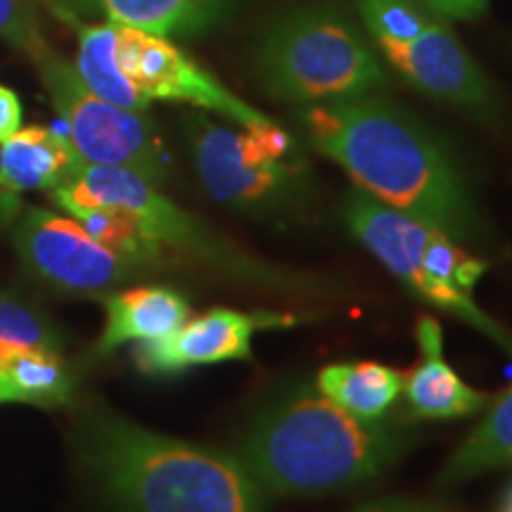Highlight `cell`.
Returning <instances> with one entry per match:
<instances>
[{"instance_id": "obj_1", "label": "cell", "mask_w": 512, "mask_h": 512, "mask_svg": "<svg viewBox=\"0 0 512 512\" xmlns=\"http://www.w3.org/2000/svg\"><path fill=\"white\" fill-rule=\"evenodd\" d=\"M299 121L320 155L342 166L373 200L456 242L475 238L477 214L463 176L441 140L413 114L366 95L309 105Z\"/></svg>"}, {"instance_id": "obj_2", "label": "cell", "mask_w": 512, "mask_h": 512, "mask_svg": "<svg viewBox=\"0 0 512 512\" xmlns=\"http://www.w3.org/2000/svg\"><path fill=\"white\" fill-rule=\"evenodd\" d=\"M76 446L119 512H266L264 489L238 456L152 432L110 408L88 411Z\"/></svg>"}, {"instance_id": "obj_3", "label": "cell", "mask_w": 512, "mask_h": 512, "mask_svg": "<svg viewBox=\"0 0 512 512\" xmlns=\"http://www.w3.org/2000/svg\"><path fill=\"white\" fill-rule=\"evenodd\" d=\"M403 441L392 427L302 387L256 415L238 458L268 494L320 496L377 477L401 456Z\"/></svg>"}, {"instance_id": "obj_4", "label": "cell", "mask_w": 512, "mask_h": 512, "mask_svg": "<svg viewBox=\"0 0 512 512\" xmlns=\"http://www.w3.org/2000/svg\"><path fill=\"white\" fill-rule=\"evenodd\" d=\"M50 195L67 214L81 207H117L126 211L162 256L174 252L195 264L214 268L230 280L268 292H311L309 278L268 264L247 249L223 240L200 219L162 195L157 183L124 166L81 162L74 174Z\"/></svg>"}, {"instance_id": "obj_5", "label": "cell", "mask_w": 512, "mask_h": 512, "mask_svg": "<svg viewBox=\"0 0 512 512\" xmlns=\"http://www.w3.org/2000/svg\"><path fill=\"white\" fill-rule=\"evenodd\" d=\"M256 72L273 98L304 105L380 95L392 86L354 24L325 5L278 19L256 50Z\"/></svg>"}, {"instance_id": "obj_6", "label": "cell", "mask_w": 512, "mask_h": 512, "mask_svg": "<svg viewBox=\"0 0 512 512\" xmlns=\"http://www.w3.org/2000/svg\"><path fill=\"white\" fill-rule=\"evenodd\" d=\"M188 140L204 190L228 207L273 209L290 202L304 181V159L278 124L235 131L195 117Z\"/></svg>"}, {"instance_id": "obj_7", "label": "cell", "mask_w": 512, "mask_h": 512, "mask_svg": "<svg viewBox=\"0 0 512 512\" xmlns=\"http://www.w3.org/2000/svg\"><path fill=\"white\" fill-rule=\"evenodd\" d=\"M43 86L60 114L69 143L88 164L124 166L147 181L166 178V150L145 112L121 110L88 91L76 69L53 50L36 57Z\"/></svg>"}, {"instance_id": "obj_8", "label": "cell", "mask_w": 512, "mask_h": 512, "mask_svg": "<svg viewBox=\"0 0 512 512\" xmlns=\"http://www.w3.org/2000/svg\"><path fill=\"white\" fill-rule=\"evenodd\" d=\"M22 264L38 280L69 294H105L145 271L88 235L74 216L29 209L15 230Z\"/></svg>"}, {"instance_id": "obj_9", "label": "cell", "mask_w": 512, "mask_h": 512, "mask_svg": "<svg viewBox=\"0 0 512 512\" xmlns=\"http://www.w3.org/2000/svg\"><path fill=\"white\" fill-rule=\"evenodd\" d=\"M117 57L121 72L150 102H188L247 128L275 124L268 114L230 93L216 76H211L164 36L119 27Z\"/></svg>"}, {"instance_id": "obj_10", "label": "cell", "mask_w": 512, "mask_h": 512, "mask_svg": "<svg viewBox=\"0 0 512 512\" xmlns=\"http://www.w3.org/2000/svg\"><path fill=\"white\" fill-rule=\"evenodd\" d=\"M344 221L349 223L351 233L373 252L384 266L392 271L403 285L411 287V292L420 299L439 306L441 311L453 313L463 318L472 328L484 332L498 342L508 354H512V332H508L496 320H491L479 306L472 302L470 294L453 290L439 283L434 275L422 268L411 256L406 240V221L408 214H401L387 204L373 200L363 190H351L344 200Z\"/></svg>"}, {"instance_id": "obj_11", "label": "cell", "mask_w": 512, "mask_h": 512, "mask_svg": "<svg viewBox=\"0 0 512 512\" xmlns=\"http://www.w3.org/2000/svg\"><path fill=\"white\" fill-rule=\"evenodd\" d=\"M294 323L297 318L285 313L211 309L202 316L185 320L171 335L152 342H138L136 361L138 368L150 375H174L221 361H249L256 332L292 328Z\"/></svg>"}, {"instance_id": "obj_12", "label": "cell", "mask_w": 512, "mask_h": 512, "mask_svg": "<svg viewBox=\"0 0 512 512\" xmlns=\"http://www.w3.org/2000/svg\"><path fill=\"white\" fill-rule=\"evenodd\" d=\"M387 62L430 98L470 112H489L496 95L482 69L444 24L427 22L413 41H377Z\"/></svg>"}, {"instance_id": "obj_13", "label": "cell", "mask_w": 512, "mask_h": 512, "mask_svg": "<svg viewBox=\"0 0 512 512\" xmlns=\"http://www.w3.org/2000/svg\"><path fill=\"white\" fill-rule=\"evenodd\" d=\"M415 339L420 347V363L406 375L408 406L418 418L451 420L477 413L486 406L489 396L472 389L456 375L444 358V332L432 316L418 318Z\"/></svg>"}, {"instance_id": "obj_14", "label": "cell", "mask_w": 512, "mask_h": 512, "mask_svg": "<svg viewBox=\"0 0 512 512\" xmlns=\"http://www.w3.org/2000/svg\"><path fill=\"white\" fill-rule=\"evenodd\" d=\"M100 297L107 313L105 330L95 344V354L100 356L112 354L128 342L162 339L190 318V304L183 294L164 285L105 292Z\"/></svg>"}, {"instance_id": "obj_15", "label": "cell", "mask_w": 512, "mask_h": 512, "mask_svg": "<svg viewBox=\"0 0 512 512\" xmlns=\"http://www.w3.org/2000/svg\"><path fill=\"white\" fill-rule=\"evenodd\" d=\"M74 10L155 36L200 34L228 15L235 0H64Z\"/></svg>"}, {"instance_id": "obj_16", "label": "cell", "mask_w": 512, "mask_h": 512, "mask_svg": "<svg viewBox=\"0 0 512 512\" xmlns=\"http://www.w3.org/2000/svg\"><path fill=\"white\" fill-rule=\"evenodd\" d=\"M81 162L69 138L48 126L19 128L0 143V178L17 192L55 190Z\"/></svg>"}, {"instance_id": "obj_17", "label": "cell", "mask_w": 512, "mask_h": 512, "mask_svg": "<svg viewBox=\"0 0 512 512\" xmlns=\"http://www.w3.org/2000/svg\"><path fill=\"white\" fill-rule=\"evenodd\" d=\"M406 375L382 363H335L318 373L316 389L361 420H380L403 392Z\"/></svg>"}, {"instance_id": "obj_18", "label": "cell", "mask_w": 512, "mask_h": 512, "mask_svg": "<svg viewBox=\"0 0 512 512\" xmlns=\"http://www.w3.org/2000/svg\"><path fill=\"white\" fill-rule=\"evenodd\" d=\"M119 24H93L79 27V57H76V74L88 91L98 98L112 102L121 110L145 112L150 100L133 86V81L121 72L119 57Z\"/></svg>"}, {"instance_id": "obj_19", "label": "cell", "mask_w": 512, "mask_h": 512, "mask_svg": "<svg viewBox=\"0 0 512 512\" xmlns=\"http://www.w3.org/2000/svg\"><path fill=\"white\" fill-rule=\"evenodd\" d=\"M501 467H512V387L498 396L484 420L453 453L441 472V484H460Z\"/></svg>"}, {"instance_id": "obj_20", "label": "cell", "mask_w": 512, "mask_h": 512, "mask_svg": "<svg viewBox=\"0 0 512 512\" xmlns=\"http://www.w3.org/2000/svg\"><path fill=\"white\" fill-rule=\"evenodd\" d=\"M10 403L57 408L74 396V375L60 351H24L0 363Z\"/></svg>"}, {"instance_id": "obj_21", "label": "cell", "mask_w": 512, "mask_h": 512, "mask_svg": "<svg viewBox=\"0 0 512 512\" xmlns=\"http://www.w3.org/2000/svg\"><path fill=\"white\" fill-rule=\"evenodd\" d=\"M24 351H60V335L29 304L0 294V363Z\"/></svg>"}, {"instance_id": "obj_22", "label": "cell", "mask_w": 512, "mask_h": 512, "mask_svg": "<svg viewBox=\"0 0 512 512\" xmlns=\"http://www.w3.org/2000/svg\"><path fill=\"white\" fill-rule=\"evenodd\" d=\"M358 10L375 41L406 43L427 27V17L408 0H358Z\"/></svg>"}, {"instance_id": "obj_23", "label": "cell", "mask_w": 512, "mask_h": 512, "mask_svg": "<svg viewBox=\"0 0 512 512\" xmlns=\"http://www.w3.org/2000/svg\"><path fill=\"white\" fill-rule=\"evenodd\" d=\"M0 38L36 57L46 50L31 0H0Z\"/></svg>"}, {"instance_id": "obj_24", "label": "cell", "mask_w": 512, "mask_h": 512, "mask_svg": "<svg viewBox=\"0 0 512 512\" xmlns=\"http://www.w3.org/2000/svg\"><path fill=\"white\" fill-rule=\"evenodd\" d=\"M22 128V102L10 88L0 86V143L15 136Z\"/></svg>"}, {"instance_id": "obj_25", "label": "cell", "mask_w": 512, "mask_h": 512, "mask_svg": "<svg viewBox=\"0 0 512 512\" xmlns=\"http://www.w3.org/2000/svg\"><path fill=\"white\" fill-rule=\"evenodd\" d=\"M425 3L432 10H437L441 17L475 19L486 10L489 0H425Z\"/></svg>"}, {"instance_id": "obj_26", "label": "cell", "mask_w": 512, "mask_h": 512, "mask_svg": "<svg viewBox=\"0 0 512 512\" xmlns=\"http://www.w3.org/2000/svg\"><path fill=\"white\" fill-rule=\"evenodd\" d=\"M22 192H17L0 178V226H8L19 219V209H22Z\"/></svg>"}, {"instance_id": "obj_27", "label": "cell", "mask_w": 512, "mask_h": 512, "mask_svg": "<svg viewBox=\"0 0 512 512\" xmlns=\"http://www.w3.org/2000/svg\"><path fill=\"white\" fill-rule=\"evenodd\" d=\"M358 512H415V510H406V508H366Z\"/></svg>"}, {"instance_id": "obj_28", "label": "cell", "mask_w": 512, "mask_h": 512, "mask_svg": "<svg viewBox=\"0 0 512 512\" xmlns=\"http://www.w3.org/2000/svg\"><path fill=\"white\" fill-rule=\"evenodd\" d=\"M0 403H10V394H8V389H5L3 375H0Z\"/></svg>"}, {"instance_id": "obj_29", "label": "cell", "mask_w": 512, "mask_h": 512, "mask_svg": "<svg viewBox=\"0 0 512 512\" xmlns=\"http://www.w3.org/2000/svg\"><path fill=\"white\" fill-rule=\"evenodd\" d=\"M505 512H512V496H510V501H508V510Z\"/></svg>"}]
</instances>
